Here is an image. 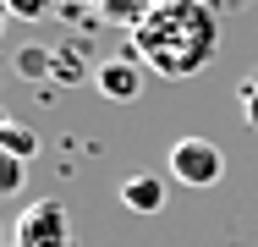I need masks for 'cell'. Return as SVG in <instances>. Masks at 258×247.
Here are the masks:
<instances>
[{
    "label": "cell",
    "mask_w": 258,
    "mask_h": 247,
    "mask_svg": "<svg viewBox=\"0 0 258 247\" xmlns=\"http://www.w3.org/2000/svg\"><path fill=\"white\" fill-rule=\"evenodd\" d=\"M22 176H28V159H17V154H6V148H0V198L22 193Z\"/></svg>",
    "instance_id": "ba28073f"
},
{
    "label": "cell",
    "mask_w": 258,
    "mask_h": 247,
    "mask_svg": "<svg viewBox=\"0 0 258 247\" xmlns=\"http://www.w3.org/2000/svg\"><path fill=\"white\" fill-rule=\"evenodd\" d=\"M170 176L181 187H214L225 176V148L209 138H176L170 143Z\"/></svg>",
    "instance_id": "3957f363"
},
{
    "label": "cell",
    "mask_w": 258,
    "mask_h": 247,
    "mask_svg": "<svg viewBox=\"0 0 258 247\" xmlns=\"http://www.w3.org/2000/svg\"><path fill=\"white\" fill-rule=\"evenodd\" d=\"M220 49V17L204 0H149V11L132 22V55L154 77H198Z\"/></svg>",
    "instance_id": "6da1fadb"
},
{
    "label": "cell",
    "mask_w": 258,
    "mask_h": 247,
    "mask_svg": "<svg viewBox=\"0 0 258 247\" xmlns=\"http://www.w3.org/2000/svg\"><path fill=\"white\" fill-rule=\"evenodd\" d=\"M143 77H149V66L126 49V55H110V60H99L94 66V88H99L104 99H115V104H126V99L143 94Z\"/></svg>",
    "instance_id": "277c9868"
},
{
    "label": "cell",
    "mask_w": 258,
    "mask_h": 247,
    "mask_svg": "<svg viewBox=\"0 0 258 247\" xmlns=\"http://www.w3.org/2000/svg\"><path fill=\"white\" fill-rule=\"evenodd\" d=\"M77 60H83L77 49H55V77H60V83H77V77H83V66H77Z\"/></svg>",
    "instance_id": "30bf717a"
},
{
    "label": "cell",
    "mask_w": 258,
    "mask_h": 247,
    "mask_svg": "<svg viewBox=\"0 0 258 247\" xmlns=\"http://www.w3.org/2000/svg\"><path fill=\"white\" fill-rule=\"evenodd\" d=\"M6 17H11V6H6V0H0V28H6Z\"/></svg>",
    "instance_id": "7c38bea8"
},
{
    "label": "cell",
    "mask_w": 258,
    "mask_h": 247,
    "mask_svg": "<svg viewBox=\"0 0 258 247\" xmlns=\"http://www.w3.org/2000/svg\"><path fill=\"white\" fill-rule=\"evenodd\" d=\"M11 247H72V214L60 198H33L17 225H11Z\"/></svg>",
    "instance_id": "7a4b0ae2"
},
{
    "label": "cell",
    "mask_w": 258,
    "mask_h": 247,
    "mask_svg": "<svg viewBox=\"0 0 258 247\" xmlns=\"http://www.w3.org/2000/svg\"><path fill=\"white\" fill-rule=\"evenodd\" d=\"M6 127H11V115H6V110H0V132H6Z\"/></svg>",
    "instance_id": "4fadbf2b"
},
{
    "label": "cell",
    "mask_w": 258,
    "mask_h": 247,
    "mask_svg": "<svg viewBox=\"0 0 258 247\" xmlns=\"http://www.w3.org/2000/svg\"><path fill=\"white\" fill-rule=\"evenodd\" d=\"M6 6H11V17H22V22H33V17H39V11L50 6V0H6Z\"/></svg>",
    "instance_id": "8fae6325"
},
{
    "label": "cell",
    "mask_w": 258,
    "mask_h": 247,
    "mask_svg": "<svg viewBox=\"0 0 258 247\" xmlns=\"http://www.w3.org/2000/svg\"><path fill=\"white\" fill-rule=\"evenodd\" d=\"M121 203H126L132 214H159V209H165V181L149 176V170H143V176H126V181H121Z\"/></svg>",
    "instance_id": "5b68a950"
},
{
    "label": "cell",
    "mask_w": 258,
    "mask_h": 247,
    "mask_svg": "<svg viewBox=\"0 0 258 247\" xmlns=\"http://www.w3.org/2000/svg\"><path fill=\"white\" fill-rule=\"evenodd\" d=\"M0 148H6V154H17V159H33V154H39V132H33V127H22V121H11V127L0 132Z\"/></svg>",
    "instance_id": "52a82bcc"
},
{
    "label": "cell",
    "mask_w": 258,
    "mask_h": 247,
    "mask_svg": "<svg viewBox=\"0 0 258 247\" xmlns=\"http://www.w3.org/2000/svg\"><path fill=\"white\" fill-rule=\"evenodd\" d=\"M11 66H17V77L44 83V77H55V49H44V44H22L17 55H11Z\"/></svg>",
    "instance_id": "8992f818"
},
{
    "label": "cell",
    "mask_w": 258,
    "mask_h": 247,
    "mask_svg": "<svg viewBox=\"0 0 258 247\" xmlns=\"http://www.w3.org/2000/svg\"><path fill=\"white\" fill-rule=\"evenodd\" d=\"M204 6H225V0H204Z\"/></svg>",
    "instance_id": "5bb4252c"
},
{
    "label": "cell",
    "mask_w": 258,
    "mask_h": 247,
    "mask_svg": "<svg viewBox=\"0 0 258 247\" xmlns=\"http://www.w3.org/2000/svg\"><path fill=\"white\" fill-rule=\"evenodd\" d=\"M236 99H242V121H247V127L258 132V72H253V77H242Z\"/></svg>",
    "instance_id": "9c48e42d"
}]
</instances>
